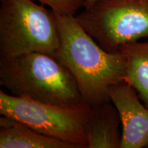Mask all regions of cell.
Wrapping results in <instances>:
<instances>
[{
	"instance_id": "1",
	"label": "cell",
	"mask_w": 148,
	"mask_h": 148,
	"mask_svg": "<svg viewBox=\"0 0 148 148\" xmlns=\"http://www.w3.org/2000/svg\"><path fill=\"white\" fill-rule=\"evenodd\" d=\"M55 14L60 45L53 56L73 75L82 101L90 107L110 101V88L124 82L123 55L119 51L108 52L103 49L75 16Z\"/></svg>"
},
{
	"instance_id": "2",
	"label": "cell",
	"mask_w": 148,
	"mask_h": 148,
	"mask_svg": "<svg viewBox=\"0 0 148 148\" xmlns=\"http://www.w3.org/2000/svg\"><path fill=\"white\" fill-rule=\"evenodd\" d=\"M0 85L10 95L40 102L71 104L82 101L69 70L45 53L0 58Z\"/></svg>"
},
{
	"instance_id": "3",
	"label": "cell",
	"mask_w": 148,
	"mask_h": 148,
	"mask_svg": "<svg viewBox=\"0 0 148 148\" xmlns=\"http://www.w3.org/2000/svg\"><path fill=\"white\" fill-rule=\"evenodd\" d=\"M0 1V58L35 52L53 56L60 45L54 12L32 0Z\"/></svg>"
},
{
	"instance_id": "4",
	"label": "cell",
	"mask_w": 148,
	"mask_h": 148,
	"mask_svg": "<svg viewBox=\"0 0 148 148\" xmlns=\"http://www.w3.org/2000/svg\"><path fill=\"white\" fill-rule=\"evenodd\" d=\"M91 107L84 101L53 104L25 97H16L0 90V114L28 125L40 134L77 148L88 144L86 123Z\"/></svg>"
},
{
	"instance_id": "5",
	"label": "cell",
	"mask_w": 148,
	"mask_h": 148,
	"mask_svg": "<svg viewBox=\"0 0 148 148\" xmlns=\"http://www.w3.org/2000/svg\"><path fill=\"white\" fill-rule=\"evenodd\" d=\"M75 16L108 52L148 37V0H98Z\"/></svg>"
},
{
	"instance_id": "6",
	"label": "cell",
	"mask_w": 148,
	"mask_h": 148,
	"mask_svg": "<svg viewBox=\"0 0 148 148\" xmlns=\"http://www.w3.org/2000/svg\"><path fill=\"white\" fill-rule=\"evenodd\" d=\"M110 101L119 111L121 120L120 148H142L148 145V108L137 92L125 82L109 90Z\"/></svg>"
},
{
	"instance_id": "7",
	"label": "cell",
	"mask_w": 148,
	"mask_h": 148,
	"mask_svg": "<svg viewBox=\"0 0 148 148\" xmlns=\"http://www.w3.org/2000/svg\"><path fill=\"white\" fill-rule=\"evenodd\" d=\"M121 116L112 101L91 107L86 123V148H120Z\"/></svg>"
},
{
	"instance_id": "8",
	"label": "cell",
	"mask_w": 148,
	"mask_h": 148,
	"mask_svg": "<svg viewBox=\"0 0 148 148\" xmlns=\"http://www.w3.org/2000/svg\"><path fill=\"white\" fill-rule=\"evenodd\" d=\"M0 148H77L73 144L36 132L22 122L0 117Z\"/></svg>"
},
{
	"instance_id": "9",
	"label": "cell",
	"mask_w": 148,
	"mask_h": 148,
	"mask_svg": "<svg viewBox=\"0 0 148 148\" xmlns=\"http://www.w3.org/2000/svg\"><path fill=\"white\" fill-rule=\"evenodd\" d=\"M118 51L125 59L124 82L136 90L148 108V41L127 42Z\"/></svg>"
},
{
	"instance_id": "10",
	"label": "cell",
	"mask_w": 148,
	"mask_h": 148,
	"mask_svg": "<svg viewBox=\"0 0 148 148\" xmlns=\"http://www.w3.org/2000/svg\"><path fill=\"white\" fill-rule=\"evenodd\" d=\"M41 4L47 5L56 14L75 16L79 9L84 8L85 0H36Z\"/></svg>"
},
{
	"instance_id": "11",
	"label": "cell",
	"mask_w": 148,
	"mask_h": 148,
	"mask_svg": "<svg viewBox=\"0 0 148 148\" xmlns=\"http://www.w3.org/2000/svg\"><path fill=\"white\" fill-rule=\"evenodd\" d=\"M98 0H85V5H84V9L88 8L90 7H91L92 5L95 4L97 2Z\"/></svg>"
},
{
	"instance_id": "12",
	"label": "cell",
	"mask_w": 148,
	"mask_h": 148,
	"mask_svg": "<svg viewBox=\"0 0 148 148\" xmlns=\"http://www.w3.org/2000/svg\"><path fill=\"white\" fill-rule=\"evenodd\" d=\"M148 147V145H147V147Z\"/></svg>"
}]
</instances>
